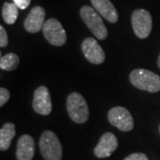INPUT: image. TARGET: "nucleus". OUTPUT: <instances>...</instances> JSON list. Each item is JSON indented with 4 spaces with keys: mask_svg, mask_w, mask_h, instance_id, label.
<instances>
[{
    "mask_svg": "<svg viewBox=\"0 0 160 160\" xmlns=\"http://www.w3.org/2000/svg\"><path fill=\"white\" fill-rule=\"evenodd\" d=\"M129 79L132 85L140 90L149 92L160 91V77L148 69H133L130 73Z\"/></svg>",
    "mask_w": 160,
    "mask_h": 160,
    "instance_id": "f257e3e1",
    "label": "nucleus"
},
{
    "mask_svg": "<svg viewBox=\"0 0 160 160\" xmlns=\"http://www.w3.org/2000/svg\"><path fill=\"white\" fill-rule=\"evenodd\" d=\"M66 109L69 118L77 124H84L89 118V108L79 92H71L67 98Z\"/></svg>",
    "mask_w": 160,
    "mask_h": 160,
    "instance_id": "f03ea898",
    "label": "nucleus"
},
{
    "mask_svg": "<svg viewBox=\"0 0 160 160\" xmlns=\"http://www.w3.org/2000/svg\"><path fill=\"white\" fill-rule=\"evenodd\" d=\"M39 149L45 160H62V146L53 132L45 131L41 134Z\"/></svg>",
    "mask_w": 160,
    "mask_h": 160,
    "instance_id": "7ed1b4c3",
    "label": "nucleus"
},
{
    "mask_svg": "<svg viewBox=\"0 0 160 160\" xmlns=\"http://www.w3.org/2000/svg\"><path fill=\"white\" fill-rule=\"evenodd\" d=\"M80 16L88 29L97 39L104 40L108 37V29L96 10L89 6H84L80 9Z\"/></svg>",
    "mask_w": 160,
    "mask_h": 160,
    "instance_id": "20e7f679",
    "label": "nucleus"
},
{
    "mask_svg": "<svg viewBox=\"0 0 160 160\" xmlns=\"http://www.w3.org/2000/svg\"><path fill=\"white\" fill-rule=\"evenodd\" d=\"M132 26L139 38H148L152 29V17L149 12L144 9H137L132 13Z\"/></svg>",
    "mask_w": 160,
    "mask_h": 160,
    "instance_id": "39448f33",
    "label": "nucleus"
},
{
    "mask_svg": "<svg viewBox=\"0 0 160 160\" xmlns=\"http://www.w3.org/2000/svg\"><path fill=\"white\" fill-rule=\"evenodd\" d=\"M43 34L52 46H62L67 41L66 31L62 23L56 19H48L43 26Z\"/></svg>",
    "mask_w": 160,
    "mask_h": 160,
    "instance_id": "423d86ee",
    "label": "nucleus"
},
{
    "mask_svg": "<svg viewBox=\"0 0 160 160\" xmlns=\"http://www.w3.org/2000/svg\"><path fill=\"white\" fill-rule=\"evenodd\" d=\"M108 119L112 125L122 132H129L133 128L134 122L129 110L124 107H114L108 112Z\"/></svg>",
    "mask_w": 160,
    "mask_h": 160,
    "instance_id": "0eeeda50",
    "label": "nucleus"
},
{
    "mask_svg": "<svg viewBox=\"0 0 160 160\" xmlns=\"http://www.w3.org/2000/svg\"><path fill=\"white\" fill-rule=\"evenodd\" d=\"M32 107L38 114L47 116L51 113L52 108L51 93L46 86H39L35 90Z\"/></svg>",
    "mask_w": 160,
    "mask_h": 160,
    "instance_id": "6e6552de",
    "label": "nucleus"
},
{
    "mask_svg": "<svg viewBox=\"0 0 160 160\" xmlns=\"http://www.w3.org/2000/svg\"><path fill=\"white\" fill-rule=\"evenodd\" d=\"M81 50L86 60L92 64H102L105 61L104 51L93 38H86L82 42Z\"/></svg>",
    "mask_w": 160,
    "mask_h": 160,
    "instance_id": "1a4fd4ad",
    "label": "nucleus"
},
{
    "mask_svg": "<svg viewBox=\"0 0 160 160\" xmlns=\"http://www.w3.org/2000/svg\"><path fill=\"white\" fill-rule=\"evenodd\" d=\"M118 142L114 133L107 132L103 133L96 147L93 149L94 155L99 158H105L110 157L118 149Z\"/></svg>",
    "mask_w": 160,
    "mask_h": 160,
    "instance_id": "9d476101",
    "label": "nucleus"
},
{
    "mask_svg": "<svg viewBox=\"0 0 160 160\" xmlns=\"http://www.w3.org/2000/svg\"><path fill=\"white\" fill-rule=\"evenodd\" d=\"M46 11L41 6H35L29 12L24 22V29L29 33H38L45 24Z\"/></svg>",
    "mask_w": 160,
    "mask_h": 160,
    "instance_id": "9b49d317",
    "label": "nucleus"
},
{
    "mask_svg": "<svg viewBox=\"0 0 160 160\" xmlns=\"http://www.w3.org/2000/svg\"><path fill=\"white\" fill-rule=\"evenodd\" d=\"M34 155V139L29 134H23L18 140L16 158L17 160H32Z\"/></svg>",
    "mask_w": 160,
    "mask_h": 160,
    "instance_id": "f8f14e48",
    "label": "nucleus"
},
{
    "mask_svg": "<svg viewBox=\"0 0 160 160\" xmlns=\"http://www.w3.org/2000/svg\"><path fill=\"white\" fill-rule=\"evenodd\" d=\"M91 3L98 13L105 20L111 23L118 22V11L109 0H91Z\"/></svg>",
    "mask_w": 160,
    "mask_h": 160,
    "instance_id": "ddd939ff",
    "label": "nucleus"
},
{
    "mask_svg": "<svg viewBox=\"0 0 160 160\" xmlns=\"http://www.w3.org/2000/svg\"><path fill=\"white\" fill-rule=\"evenodd\" d=\"M15 133V126L12 123H6L2 126L0 130V149L2 151L9 149Z\"/></svg>",
    "mask_w": 160,
    "mask_h": 160,
    "instance_id": "4468645a",
    "label": "nucleus"
},
{
    "mask_svg": "<svg viewBox=\"0 0 160 160\" xmlns=\"http://www.w3.org/2000/svg\"><path fill=\"white\" fill-rule=\"evenodd\" d=\"M18 7L14 3H5L2 8V16L6 24L12 25L16 22L19 14Z\"/></svg>",
    "mask_w": 160,
    "mask_h": 160,
    "instance_id": "2eb2a0df",
    "label": "nucleus"
},
{
    "mask_svg": "<svg viewBox=\"0 0 160 160\" xmlns=\"http://www.w3.org/2000/svg\"><path fill=\"white\" fill-rule=\"evenodd\" d=\"M20 63V58L16 53L10 52L0 59V68L6 71L14 70Z\"/></svg>",
    "mask_w": 160,
    "mask_h": 160,
    "instance_id": "dca6fc26",
    "label": "nucleus"
},
{
    "mask_svg": "<svg viewBox=\"0 0 160 160\" xmlns=\"http://www.w3.org/2000/svg\"><path fill=\"white\" fill-rule=\"evenodd\" d=\"M10 99V92L6 88L1 87L0 88V106H4Z\"/></svg>",
    "mask_w": 160,
    "mask_h": 160,
    "instance_id": "f3484780",
    "label": "nucleus"
},
{
    "mask_svg": "<svg viewBox=\"0 0 160 160\" xmlns=\"http://www.w3.org/2000/svg\"><path fill=\"white\" fill-rule=\"evenodd\" d=\"M8 45V36L6 29L3 26H0V46L6 47Z\"/></svg>",
    "mask_w": 160,
    "mask_h": 160,
    "instance_id": "a211bd4d",
    "label": "nucleus"
},
{
    "mask_svg": "<svg viewBox=\"0 0 160 160\" xmlns=\"http://www.w3.org/2000/svg\"><path fill=\"white\" fill-rule=\"evenodd\" d=\"M124 160H149L148 157L143 153H132V154L127 156Z\"/></svg>",
    "mask_w": 160,
    "mask_h": 160,
    "instance_id": "6ab92c4d",
    "label": "nucleus"
},
{
    "mask_svg": "<svg viewBox=\"0 0 160 160\" xmlns=\"http://www.w3.org/2000/svg\"><path fill=\"white\" fill-rule=\"evenodd\" d=\"M12 1L19 7V9L24 10L29 6L31 0H12Z\"/></svg>",
    "mask_w": 160,
    "mask_h": 160,
    "instance_id": "aec40b11",
    "label": "nucleus"
},
{
    "mask_svg": "<svg viewBox=\"0 0 160 160\" xmlns=\"http://www.w3.org/2000/svg\"><path fill=\"white\" fill-rule=\"evenodd\" d=\"M158 68L160 69V53L159 55H158Z\"/></svg>",
    "mask_w": 160,
    "mask_h": 160,
    "instance_id": "412c9836",
    "label": "nucleus"
}]
</instances>
